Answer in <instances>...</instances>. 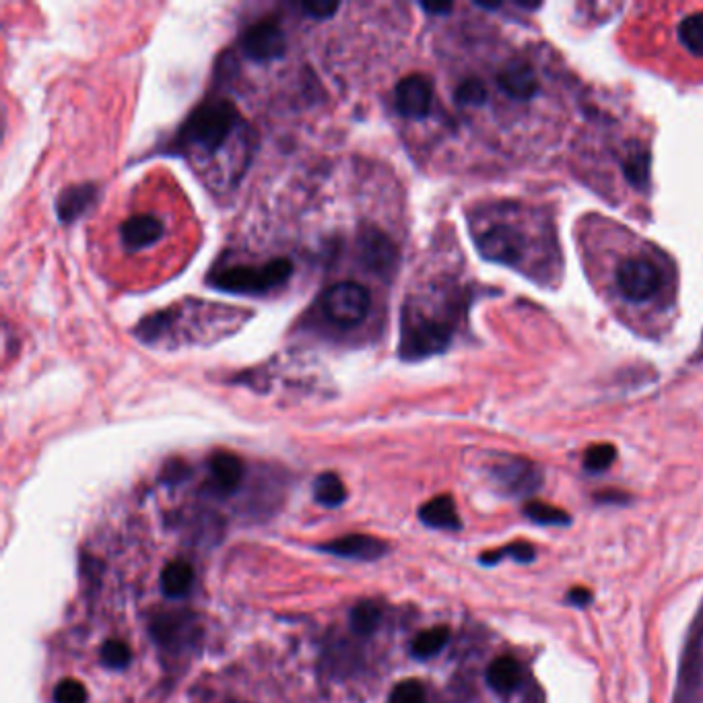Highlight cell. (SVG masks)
<instances>
[{
	"label": "cell",
	"instance_id": "4",
	"mask_svg": "<svg viewBox=\"0 0 703 703\" xmlns=\"http://www.w3.org/2000/svg\"><path fill=\"white\" fill-rule=\"evenodd\" d=\"M615 285L629 304H648L666 287V273L648 254L627 256L617 264Z\"/></svg>",
	"mask_w": 703,
	"mask_h": 703
},
{
	"label": "cell",
	"instance_id": "16",
	"mask_svg": "<svg viewBox=\"0 0 703 703\" xmlns=\"http://www.w3.org/2000/svg\"><path fill=\"white\" fill-rule=\"evenodd\" d=\"M419 518L423 524L440 530H458L460 516L456 512V504L450 495H438L429 499L419 510Z\"/></svg>",
	"mask_w": 703,
	"mask_h": 703
},
{
	"label": "cell",
	"instance_id": "24",
	"mask_svg": "<svg viewBox=\"0 0 703 703\" xmlns=\"http://www.w3.org/2000/svg\"><path fill=\"white\" fill-rule=\"evenodd\" d=\"M524 514L532 522L543 524V526H565V524H569V516L563 510H559L555 506H549V504H545V501H528V504L524 506Z\"/></svg>",
	"mask_w": 703,
	"mask_h": 703
},
{
	"label": "cell",
	"instance_id": "9",
	"mask_svg": "<svg viewBox=\"0 0 703 703\" xmlns=\"http://www.w3.org/2000/svg\"><path fill=\"white\" fill-rule=\"evenodd\" d=\"M433 102V83L429 77L415 73L400 79L394 89V106L396 112L405 118L423 120Z\"/></svg>",
	"mask_w": 703,
	"mask_h": 703
},
{
	"label": "cell",
	"instance_id": "2",
	"mask_svg": "<svg viewBox=\"0 0 703 703\" xmlns=\"http://www.w3.org/2000/svg\"><path fill=\"white\" fill-rule=\"evenodd\" d=\"M454 337V326L448 320L407 308L400 324V357L405 361H421L446 351Z\"/></svg>",
	"mask_w": 703,
	"mask_h": 703
},
{
	"label": "cell",
	"instance_id": "13",
	"mask_svg": "<svg viewBox=\"0 0 703 703\" xmlns=\"http://www.w3.org/2000/svg\"><path fill=\"white\" fill-rule=\"evenodd\" d=\"M163 223L153 215L128 217L120 225V240L130 250H143L157 244L163 238Z\"/></svg>",
	"mask_w": 703,
	"mask_h": 703
},
{
	"label": "cell",
	"instance_id": "27",
	"mask_svg": "<svg viewBox=\"0 0 703 703\" xmlns=\"http://www.w3.org/2000/svg\"><path fill=\"white\" fill-rule=\"evenodd\" d=\"M615 458H617L615 446H611V444H596V446L586 450L584 466H586V471H590V473H602V471H607V468L615 462Z\"/></svg>",
	"mask_w": 703,
	"mask_h": 703
},
{
	"label": "cell",
	"instance_id": "18",
	"mask_svg": "<svg viewBox=\"0 0 703 703\" xmlns=\"http://www.w3.org/2000/svg\"><path fill=\"white\" fill-rule=\"evenodd\" d=\"M194 582L192 565L186 561H172L161 572V590L170 598H182L190 592Z\"/></svg>",
	"mask_w": 703,
	"mask_h": 703
},
{
	"label": "cell",
	"instance_id": "11",
	"mask_svg": "<svg viewBox=\"0 0 703 703\" xmlns=\"http://www.w3.org/2000/svg\"><path fill=\"white\" fill-rule=\"evenodd\" d=\"M495 477L514 495H524L539 487L541 473L530 460L510 458L495 468Z\"/></svg>",
	"mask_w": 703,
	"mask_h": 703
},
{
	"label": "cell",
	"instance_id": "17",
	"mask_svg": "<svg viewBox=\"0 0 703 703\" xmlns=\"http://www.w3.org/2000/svg\"><path fill=\"white\" fill-rule=\"evenodd\" d=\"M487 683L497 693H510L520 685V664L512 656H499L487 668Z\"/></svg>",
	"mask_w": 703,
	"mask_h": 703
},
{
	"label": "cell",
	"instance_id": "28",
	"mask_svg": "<svg viewBox=\"0 0 703 703\" xmlns=\"http://www.w3.org/2000/svg\"><path fill=\"white\" fill-rule=\"evenodd\" d=\"M388 703H425V689L419 681L407 679L394 685Z\"/></svg>",
	"mask_w": 703,
	"mask_h": 703
},
{
	"label": "cell",
	"instance_id": "25",
	"mask_svg": "<svg viewBox=\"0 0 703 703\" xmlns=\"http://www.w3.org/2000/svg\"><path fill=\"white\" fill-rule=\"evenodd\" d=\"M456 104L462 108H479L487 102V87L481 79H466L456 87Z\"/></svg>",
	"mask_w": 703,
	"mask_h": 703
},
{
	"label": "cell",
	"instance_id": "5",
	"mask_svg": "<svg viewBox=\"0 0 703 703\" xmlns=\"http://www.w3.org/2000/svg\"><path fill=\"white\" fill-rule=\"evenodd\" d=\"M475 244L485 260L508 266L520 264L528 250V240L522 229L504 219L489 221L475 229Z\"/></svg>",
	"mask_w": 703,
	"mask_h": 703
},
{
	"label": "cell",
	"instance_id": "3",
	"mask_svg": "<svg viewBox=\"0 0 703 703\" xmlns=\"http://www.w3.org/2000/svg\"><path fill=\"white\" fill-rule=\"evenodd\" d=\"M293 275L287 258H275L260 266H231L209 277V285L233 295H266L285 285Z\"/></svg>",
	"mask_w": 703,
	"mask_h": 703
},
{
	"label": "cell",
	"instance_id": "22",
	"mask_svg": "<svg viewBox=\"0 0 703 703\" xmlns=\"http://www.w3.org/2000/svg\"><path fill=\"white\" fill-rule=\"evenodd\" d=\"M382 621V613L378 609V605L370 600H363L359 605L351 611V627L355 633L359 635H370L378 629Z\"/></svg>",
	"mask_w": 703,
	"mask_h": 703
},
{
	"label": "cell",
	"instance_id": "23",
	"mask_svg": "<svg viewBox=\"0 0 703 703\" xmlns=\"http://www.w3.org/2000/svg\"><path fill=\"white\" fill-rule=\"evenodd\" d=\"M623 172L625 178L638 188H646L648 178H650V155L644 149H635L629 153V157L623 161Z\"/></svg>",
	"mask_w": 703,
	"mask_h": 703
},
{
	"label": "cell",
	"instance_id": "6",
	"mask_svg": "<svg viewBox=\"0 0 703 703\" xmlns=\"http://www.w3.org/2000/svg\"><path fill=\"white\" fill-rule=\"evenodd\" d=\"M322 312L339 326H357L372 308V295L359 283H337L322 295Z\"/></svg>",
	"mask_w": 703,
	"mask_h": 703
},
{
	"label": "cell",
	"instance_id": "29",
	"mask_svg": "<svg viewBox=\"0 0 703 703\" xmlns=\"http://www.w3.org/2000/svg\"><path fill=\"white\" fill-rule=\"evenodd\" d=\"M54 703H87V689L77 679H64L54 689Z\"/></svg>",
	"mask_w": 703,
	"mask_h": 703
},
{
	"label": "cell",
	"instance_id": "19",
	"mask_svg": "<svg viewBox=\"0 0 703 703\" xmlns=\"http://www.w3.org/2000/svg\"><path fill=\"white\" fill-rule=\"evenodd\" d=\"M450 640V629L440 625V627H431V629H425L421 631L417 638L413 640L411 644V652L415 658H421V660H427L431 656L438 654Z\"/></svg>",
	"mask_w": 703,
	"mask_h": 703
},
{
	"label": "cell",
	"instance_id": "10",
	"mask_svg": "<svg viewBox=\"0 0 703 703\" xmlns=\"http://www.w3.org/2000/svg\"><path fill=\"white\" fill-rule=\"evenodd\" d=\"M497 87L512 99H532L539 91V79L526 60H510L495 77Z\"/></svg>",
	"mask_w": 703,
	"mask_h": 703
},
{
	"label": "cell",
	"instance_id": "14",
	"mask_svg": "<svg viewBox=\"0 0 703 703\" xmlns=\"http://www.w3.org/2000/svg\"><path fill=\"white\" fill-rule=\"evenodd\" d=\"M97 186L95 184H77L60 192L56 200V215L62 223H73L83 217L95 203Z\"/></svg>",
	"mask_w": 703,
	"mask_h": 703
},
{
	"label": "cell",
	"instance_id": "32",
	"mask_svg": "<svg viewBox=\"0 0 703 703\" xmlns=\"http://www.w3.org/2000/svg\"><path fill=\"white\" fill-rule=\"evenodd\" d=\"M567 602L576 607H588L592 602V592L586 588H572L567 594Z\"/></svg>",
	"mask_w": 703,
	"mask_h": 703
},
{
	"label": "cell",
	"instance_id": "8",
	"mask_svg": "<svg viewBox=\"0 0 703 703\" xmlns=\"http://www.w3.org/2000/svg\"><path fill=\"white\" fill-rule=\"evenodd\" d=\"M359 260L367 271L390 277L396 271L398 250L396 244L376 227H363L357 236Z\"/></svg>",
	"mask_w": 703,
	"mask_h": 703
},
{
	"label": "cell",
	"instance_id": "12",
	"mask_svg": "<svg viewBox=\"0 0 703 703\" xmlns=\"http://www.w3.org/2000/svg\"><path fill=\"white\" fill-rule=\"evenodd\" d=\"M320 549L330 555H337V557L372 561V559L384 557L388 551V545L376 537H370V534H349V537L330 541V543L322 545Z\"/></svg>",
	"mask_w": 703,
	"mask_h": 703
},
{
	"label": "cell",
	"instance_id": "21",
	"mask_svg": "<svg viewBox=\"0 0 703 703\" xmlns=\"http://www.w3.org/2000/svg\"><path fill=\"white\" fill-rule=\"evenodd\" d=\"M679 40L691 54L703 58V13H691L679 23Z\"/></svg>",
	"mask_w": 703,
	"mask_h": 703
},
{
	"label": "cell",
	"instance_id": "34",
	"mask_svg": "<svg viewBox=\"0 0 703 703\" xmlns=\"http://www.w3.org/2000/svg\"><path fill=\"white\" fill-rule=\"evenodd\" d=\"M701 355H703V353H701Z\"/></svg>",
	"mask_w": 703,
	"mask_h": 703
},
{
	"label": "cell",
	"instance_id": "30",
	"mask_svg": "<svg viewBox=\"0 0 703 703\" xmlns=\"http://www.w3.org/2000/svg\"><path fill=\"white\" fill-rule=\"evenodd\" d=\"M130 658H132L130 648L120 640H110L102 648V662L110 668H124L130 664Z\"/></svg>",
	"mask_w": 703,
	"mask_h": 703
},
{
	"label": "cell",
	"instance_id": "15",
	"mask_svg": "<svg viewBox=\"0 0 703 703\" xmlns=\"http://www.w3.org/2000/svg\"><path fill=\"white\" fill-rule=\"evenodd\" d=\"M209 468L215 485L225 493L236 491L244 481V473H246L244 460L231 452L213 454V458L209 460Z\"/></svg>",
	"mask_w": 703,
	"mask_h": 703
},
{
	"label": "cell",
	"instance_id": "31",
	"mask_svg": "<svg viewBox=\"0 0 703 703\" xmlns=\"http://www.w3.org/2000/svg\"><path fill=\"white\" fill-rule=\"evenodd\" d=\"M299 9L306 13V17L316 19V21H324L330 19L334 13L341 9L339 3H328V0H314V3H301Z\"/></svg>",
	"mask_w": 703,
	"mask_h": 703
},
{
	"label": "cell",
	"instance_id": "7",
	"mask_svg": "<svg viewBox=\"0 0 703 703\" xmlns=\"http://www.w3.org/2000/svg\"><path fill=\"white\" fill-rule=\"evenodd\" d=\"M240 48L254 62H273L285 56L287 36L277 21L262 19L242 33Z\"/></svg>",
	"mask_w": 703,
	"mask_h": 703
},
{
	"label": "cell",
	"instance_id": "20",
	"mask_svg": "<svg viewBox=\"0 0 703 703\" xmlns=\"http://www.w3.org/2000/svg\"><path fill=\"white\" fill-rule=\"evenodd\" d=\"M314 497H316L318 504H322L326 508H337L345 501L347 489H345L339 475L322 473L314 483Z\"/></svg>",
	"mask_w": 703,
	"mask_h": 703
},
{
	"label": "cell",
	"instance_id": "26",
	"mask_svg": "<svg viewBox=\"0 0 703 703\" xmlns=\"http://www.w3.org/2000/svg\"><path fill=\"white\" fill-rule=\"evenodd\" d=\"M534 555H537V551H534V547L530 543H524V541H518V543H512V545H506V547H501L497 551H489L481 557V563L485 565H495L499 559H506V557H512L520 563H528L534 559Z\"/></svg>",
	"mask_w": 703,
	"mask_h": 703
},
{
	"label": "cell",
	"instance_id": "33",
	"mask_svg": "<svg viewBox=\"0 0 703 703\" xmlns=\"http://www.w3.org/2000/svg\"><path fill=\"white\" fill-rule=\"evenodd\" d=\"M427 13H450L452 11V5H421Z\"/></svg>",
	"mask_w": 703,
	"mask_h": 703
},
{
	"label": "cell",
	"instance_id": "1",
	"mask_svg": "<svg viewBox=\"0 0 703 703\" xmlns=\"http://www.w3.org/2000/svg\"><path fill=\"white\" fill-rule=\"evenodd\" d=\"M240 124V114L227 99H211L198 110H194L188 120L178 130L174 149L184 155H215L236 132Z\"/></svg>",
	"mask_w": 703,
	"mask_h": 703
}]
</instances>
